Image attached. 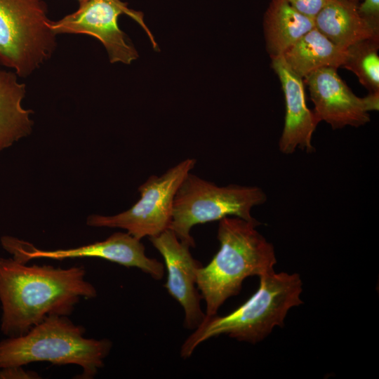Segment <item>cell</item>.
<instances>
[{
	"label": "cell",
	"instance_id": "obj_1",
	"mask_svg": "<svg viewBox=\"0 0 379 379\" xmlns=\"http://www.w3.org/2000/svg\"><path fill=\"white\" fill-rule=\"evenodd\" d=\"M97 296L83 266L27 265L0 256V329L21 335L50 315L68 316L81 298Z\"/></svg>",
	"mask_w": 379,
	"mask_h": 379
},
{
	"label": "cell",
	"instance_id": "obj_2",
	"mask_svg": "<svg viewBox=\"0 0 379 379\" xmlns=\"http://www.w3.org/2000/svg\"><path fill=\"white\" fill-rule=\"evenodd\" d=\"M259 225L258 220L235 216L219 220L220 249L206 266L197 271V286L206 302L205 317L217 314L227 299L239 293L246 278L274 270V248L255 229Z\"/></svg>",
	"mask_w": 379,
	"mask_h": 379
},
{
	"label": "cell",
	"instance_id": "obj_3",
	"mask_svg": "<svg viewBox=\"0 0 379 379\" xmlns=\"http://www.w3.org/2000/svg\"><path fill=\"white\" fill-rule=\"evenodd\" d=\"M256 292L232 312L222 317H205L184 342L180 354L190 357L197 347L222 334L239 341L255 344L264 340L275 326H283L289 310L303 303L302 283L297 273H276L259 277Z\"/></svg>",
	"mask_w": 379,
	"mask_h": 379
},
{
	"label": "cell",
	"instance_id": "obj_4",
	"mask_svg": "<svg viewBox=\"0 0 379 379\" xmlns=\"http://www.w3.org/2000/svg\"><path fill=\"white\" fill-rule=\"evenodd\" d=\"M85 328L67 316L50 315L27 333L0 341V368L48 361L78 365L81 379H92L104 365L112 343L84 337Z\"/></svg>",
	"mask_w": 379,
	"mask_h": 379
},
{
	"label": "cell",
	"instance_id": "obj_5",
	"mask_svg": "<svg viewBox=\"0 0 379 379\" xmlns=\"http://www.w3.org/2000/svg\"><path fill=\"white\" fill-rule=\"evenodd\" d=\"M266 200L265 193L258 187H219L190 172L174 197L169 229L181 241L194 248L195 241L190 234L193 226L227 216L255 221L251 209Z\"/></svg>",
	"mask_w": 379,
	"mask_h": 379
},
{
	"label": "cell",
	"instance_id": "obj_6",
	"mask_svg": "<svg viewBox=\"0 0 379 379\" xmlns=\"http://www.w3.org/2000/svg\"><path fill=\"white\" fill-rule=\"evenodd\" d=\"M45 0H0V65L26 78L53 55L56 34Z\"/></svg>",
	"mask_w": 379,
	"mask_h": 379
},
{
	"label": "cell",
	"instance_id": "obj_7",
	"mask_svg": "<svg viewBox=\"0 0 379 379\" xmlns=\"http://www.w3.org/2000/svg\"><path fill=\"white\" fill-rule=\"evenodd\" d=\"M196 163L195 159L188 158L160 176L151 175L138 187L140 198L129 209L111 216L91 215L86 224L124 229L139 240L161 234L169 229L175 193Z\"/></svg>",
	"mask_w": 379,
	"mask_h": 379
},
{
	"label": "cell",
	"instance_id": "obj_8",
	"mask_svg": "<svg viewBox=\"0 0 379 379\" xmlns=\"http://www.w3.org/2000/svg\"><path fill=\"white\" fill-rule=\"evenodd\" d=\"M126 14L138 22L149 36L152 46L157 44L143 20V14L128 7L121 0H83L79 8L62 18L50 20L49 27L56 34H84L98 39L105 48L110 62L131 64L138 54L128 38L118 25V17Z\"/></svg>",
	"mask_w": 379,
	"mask_h": 379
},
{
	"label": "cell",
	"instance_id": "obj_9",
	"mask_svg": "<svg viewBox=\"0 0 379 379\" xmlns=\"http://www.w3.org/2000/svg\"><path fill=\"white\" fill-rule=\"evenodd\" d=\"M1 242L12 258L25 263L39 258L60 260L98 258L125 267H137L156 280H160L164 274V265L157 259L147 257L140 240L128 232H115L104 241L67 249L42 250L29 242L11 236L1 237Z\"/></svg>",
	"mask_w": 379,
	"mask_h": 379
},
{
	"label": "cell",
	"instance_id": "obj_10",
	"mask_svg": "<svg viewBox=\"0 0 379 379\" xmlns=\"http://www.w3.org/2000/svg\"><path fill=\"white\" fill-rule=\"evenodd\" d=\"M149 239L164 260L168 274L164 286L182 307L185 326L197 328L206 317L200 307V295L195 287L197 271L201 263L192 257L191 246L181 241L171 229Z\"/></svg>",
	"mask_w": 379,
	"mask_h": 379
},
{
	"label": "cell",
	"instance_id": "obj_11",
	"mask_svg": "<svg viewBox=\"0 0 379 379\" xmlns=\"http://www.w3.org/2000/svg\"><path fill=\"white\" fill-rule=\"evenodd\" d=\"M313 112L319 121L333 129L347 126L359 127L370 121L363 98L357 96L333 67L320 68L305 77Z\"/></svg>",
	"mask_w": 379,
	"mask_h": 379
},
{
	"label": "cell",
	"instance_id": "obj_12",
	"mask_svg": "<svg viewBox=\"0 0 379 379\" xmlns=\"http://www.w3.org/2000/svg\"><path fill=\"white\" fill-rule=\"evenodd\" d=\"M284 95L285 119L279 139V150L292 154L297 148L311 152L312 135L320 122L307 106L304 81L287 65L282 56L271 58Z\"/></svg>",
	"mask_w": 379,
	"mask_h": 379
},
{
	"label": "cell",
	"instance_id": "obj_13",
	"mask_svg": "<svg viewBox=\"0 0 379 379\" xmlns=\"http://www.w3.org/2000/svg\"><path fill=\"white\" fill-rule=\"evenodd\" d=\"M18 77L0 65V152L29 135L33 128V112L22 106L26 84Z\"/></svg>",
	"mask_w": 379,
	"mask_h": 379
},
{
	"label": "cell",
	"instance_id": "obj_14",
	"mask_svg": "<svg viewBox=\"0 0 379 379\" xmlns=\"http://www.w3.org/2000/svg\"><path fill=\"white\" fill-rule=\"evenodd\" d=\"M357 5L348 0H333L314 18L315 27L344 48L359 41L379 38V33L359 15Z\"/></svg>",
	"mask_w": 379,
	"mask_h": 379
},
{
	"label": "cell",
	"instance_id": "obj_15",
	"mask_svg": "<svg viewBox=\"0 0 379 379\" xmlns=\"http://www.w3.org/2000/svg\"><path fill=\"white\" fill-rule=\"evenodd\" d=\"M315 27L286 0H271L263 16V31L270 58L282 56L301 36Z\"/></svg>",
	"mask_w": 379,
	"mask_h": 379
},
{
	"label": "cell",
	"instance_id": "obj_16",
	"mask_svg": "<svg viewBox=\"0 0 379 379\" xmlns=\"http://www.w3.org/2000/svg\"><path fill=\"white\" fill-rule=\"evenodd\" d=\"M282 57L290 69L304 79L320 68L343 67L347 49L335 44L314 27L301 36Z\"/></svg>",
	"mask_w": 379,
	"mask_h": 379
},
{
	"label": "cell",
	"instance_id": "obj_17",
	"mask_svg": "<svg viewBox=\"0 0 379 379\" xmlns=\"http://www.w3.org/2000/svg\"><path fill=\"white\" fill-rule=\"evenodd\" d=\"M346 49L343 67L353 72L369 92L379 91V38L359 41Z\"/></svg>",
	"mask_w": 379,
	"mask_h": 379
},
{
	"label": "cell",
	"instance_id": "obj_18",
	"mask_svg": "<svg viewBox=\"0 0 379 379\" xmlns=\"http://www.w3.org/2000/svg\"><path fill=\"white\" fill-rule=\"evenodd\" d=\"M357 10L361 17L379 33V0H363L358 4Z\"/></svg>",
	"mask_w": 379,
	"mask_h": 379
},
{
	"label": "cell",
	"instance_id": "obj_19",
	"mask_svg": "<svg viewBox=\"0 0 379 379\" xmlns=\"http://www.w3.org/2000/svg\"><path fill=\"white\" fill-rule=\"evenodd\" d=\"M301 14L314 19L333 0H286Z\"/></svg>",
	"mask_w": 379,
	"mask_h": 379
},
{
	"label": "cell",
	"instance_id": "obj_20",
	"mask_svg": "<svg viewBox=\"0 0 379 379\" xmlns=\"http://www.w3.org/2000/svg\"><path fill=\"white\" fill-rule=\"evenodd\" d=\"M40 375L33 371H27L22 366L0 368V379H38Z\"/></svg>",
	"mask_w": 379,
	"mask_h": 379
},
{
	"label": "cell",
	"instance_id": "obj_21",
	"mask_svg": "<svg viewBox=\"0 0 379 379\" xmlns=\"http://www.w3.org/2000/svg\"><path fill=\"white\" fill-rule=\"evenodd\" d=\"M368 112L378 111L379 109V91L369 92L363 98Z\"/></svg>",
	"mask_w": 379,
	"mask_h": 379
},
{
	"label": "cell",
	"instance_id": "obj_22",
	"mask_svg": "<svg viewBox=\"0 0 379 379\" xmlns=\"http://www.w3.org/2000/svg\"><path fill=\"white\" fill-rule=\"evenodd\" d=\"M348 1H352L356 4H359L361 0H348Z\"/></svg>",
	"mask_w": 379,
	"mask_h": 379
},
{
	"label": "cell",
	"instance_id": "obj_23",
	"mask_svg": "<svg viewBox=\"0 0 379 379\" xmlns=\"http://www.w3.org/2000/svg\"><path fill=\"white\" fill-rule=\"evenodd\" d=\"M83 1V0H79V1Z\"/></svg>",
	"mask_w": 379,
	"mask_h": 379
}]
</instances>
